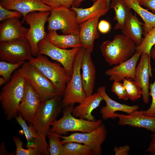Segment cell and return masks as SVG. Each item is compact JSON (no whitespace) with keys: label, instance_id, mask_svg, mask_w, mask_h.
Masks as SVG:
<instances>
[{"label":"cell","instance_id":"6da1fadb","mask_svg":"<svg viewBox=\"0 0 155 155\" xmlns=\"http://www.w3.org/2000/svg\"><path fill=\"white\" fill-rule=\"evenodd\" d=\"M26 82L18 69L1 90L0 101L8 120L15 118L18 115V107L25 92Z\"/></svg>","mask_w":155,"mask_h":155},{"label":"cell","instance_id":"7a4b0ae2","mask_svg":"<svg viewBox=\"0 0 155 155\" xmlns=\"http://www.w3.org/2000/svg\"><path fill=\"white\" fill-rule=\"evenodd\" d=\"M137 45L124 35H115L112 40H107L100 45L102 54L110 65H117L130 59L135 53Z\"/></svg>","mask_w":155,"mask_h":155},{"label":"cell","instance_id":"3957f363","mask_svg":"<svg viewBox=\"0 0 155 155\" xmlns=\"http://www.w3.org/2000/svg\"><path fill=\"white\" fill-rule=\"evenodd\" d=\"M74 104H70L64 107L63 116L51 124L52 127L49 132L59 135L70 131L87 132L92 131L102 123L101 119L90 121L76 118L72 113Z\"/></svg>","mask_w":155,"mask_h":155},{"label":"cell","instance_id":"277c9868","mask_svg":"<svg viewBox=\"0 0 155 155\" xmlns=\"http://www.w3.org/2000/svg\"><path fill=\"white\" fill-rule=\"evenodd\" d=\"M28 62L52 82L62 97L71 78L62 66L51 61L42 55L33 57Z\"/></svg>","mask_w":155,"mask_h":155},{"label":"cell","instance_id":"5b68a950","mask_svg":"<svg viewBox=\"0 0 155 155\" xmlns=\"http://www.w3.org/2000/svg\"><path fill=\"white\" fill-rule=\"evenodd\" d=\"M61 97L57 95L41 102L36 113L32 124L38 132L45 138L51 124L56 120L63 107Z\"/></svg>","mask_w":155,"mask_h":155},{"label":"cell","instance_id":"8992f818","mask_svg":"<svg viewBox=\"0 0 155 155\" xmlns=\"http://www.w3.org/2000/svg\"><path fill=\"white\" fill-rule=\"evenodd\" d=\"M18 69L38 94L41 102L61 96L52 82L28 61H26Z\"/></svg>","mask_w":155,"mask_h":155},{"label":"cell","instance_id":"52a82bcc","mask_svg":"<svg viewBox=\"0 0 155 155\" xmlns=\"http://www.w3.org/2000/svg\"><path fill=\"white\" fill-rule=\"evenodd\" d=\"M85 49L80 48L74 61L72 73L67 83L62 98L63 107L82 102L87 97L82 82L81 64Z\"/></svg>","mask_w":155,"mask_h":155},{"label":"cell","instance_id":"ba28073f","mask_svg":"<svg viewBox=\"0 0 155 155\" xmlns=\"http://www.w3.org/2000/svg\"><path fill=\"white\" fill-rule=\"evenodd\" d=\"M47 22L48 31L60 30L63 35L79 34L76 14L69 8L63 7L53 9Z\"/></svg>","mask_w":155,"mask_h":155},{"label":"cell","instance_id":"9c48e42d","mask_svg":"<svg viewBox=\"0 0 155 155\" xmlns=\"http://www.w3.org/2000/svg\"><path fill=\"white\" fill-rule=\"evenodd\" d=\"M51 12L34 11L27 14L23 18L29 26L26 38L29 42L32 55L36 57L38 54V45L41 40L45 38L47 34L45 31V25Z\"/></svg>","mask_w":155,"mask_h":155},{"label":"cell","instance_id":"30bf717a","mask_svg":"<svg viewBox=\"0 0 155 155\" xmlns=\"http://www.w3.org/2000/svg\"><path fill=\"white\" fill-rule=\"evenodd\" d=\"M30 44L26 38L15 39L0 43V59L16 63L30 60L32 57Z\"/></svg>","mask_w":155,"mask_h":155},{"label":"cell","instance_id":"8fae6325","mask_svg":"<svg viewBox=\"0 0 155 155\" xmlns=\"http://www.w3.org/2000/svg\"><path fill=\"white\" fill-rule=\"evenodd\" d=\"M38 55H46L58 62L71 77L74 61L80 48L61 49L53 44L46 38L38 42Z\"/></svg>","mask_w":155,"mask_h":155},{"label":"cell","instance_id":"7c38bea8","mask_svg":"<svg viewBox=\"0 0 155 155\" xmlns=\"http://www.w3.org/2000/svg\"><path fill=\"white\" fill-rule=\"evenodd\" d=\"M107 129L105 125L102 124L92 131L87 132L75 133L68 136L60 135L62 139L63 144L75 142L83 144L88 147L94 155L102 154L101 145L107 136Z\"/></svg>","mask_w":155,"mask_h":155},{"label":"cell","instance_id":"4fadbf2b","mask_svg":"<svg viewBox=\"0 0 155 155\" xmlns=\"http://www.w3.org/2000/svg\"><path fill=\"white\" fill-rule=\"evenodd\" d=\"M41 102L38 94L26 81L24 94L18 108V114L29 124H32Z\"/></svg>","mask_w":155,"mask_h":155},{"label":"cell","instance_id":"5bb4252c","mask_svg":"<svg viewBox=\"0 0 155 155\" xmlns=\"http://www.w3.org/2000/svg\"><path fill=\"white\" fill-rule=\"evenodd\" d=\"M15 118L22 128L26 137L27 148H34L38 150L41 155H49V146L46 138L42 137L38 132L33 124H29L28 125L26 121L19 114Z\"/></svg>","mask_w":155,"mask_h":155},{"label":"cell","instance_id":"9a60e30c","mask_svg":"<svg viewBox=\"0 0 155 155\" xmlns=\"http://www.w3.org/2000/svg\"><path fill=\"white\" fill-rule=\"evenodd\" d=\"M135 76L134 80L142 89L143 102L145 104H148L150 96L149 77H152L150 56L148 54H141L140 61L135 68Z\"/></svg>","mask_w":155,"mask_h":155},{"label":"cell","instance_id":"2e32d148","mask_svg":"<svg viewBox=\"0 0 155 155\" xmlns=\"http://www.w3.org/2000/svg\"><path fill=\"white\" fill-rule=\"evenodd\" d=\"M97 90V92L103 97L106 104L105 106L101 108L100 111L102 117L104 120L110 118L112 119H115L117 118L116 111H121L130 114L139 108L137 105H129L113 100L107 94L106 88L104 86L98 87Z\"/></svg>","mask_w":155,"mask_h":155},{"label":"cell","instance_id":"e0dca14e","mask_svg":"<svg viewBox=\"0 0 155 155\" xmlns=\"http://www.w3.org/2000/svg\"><path fill=\"white\" fill-rule=\"evenodd\" d=\"M142 53L136 51L129 59L107 70L105 74L111 81L121 82L126 78L135 79V73L137 61Z\"/></svg>","mask_w":155,"mask_h":155},{"label":"cell","instance_id":"ac0fdd59","mask_svg":"<svg viewBox=\"0 0 155 155\" xmlns=\"http://www.w3.org/2000/svg\"><path fill=\"white\" fill-rule=\"evenodd\" d=\"M0 5L6 9L20 12L23 18L32 12H51L53 9L41 0H1Z\"/></svg>","mask_w":155,"mask_h":155},{"label":"cell","instance_id":"d6986e66","mask_svg":"<svg viewBox=\"0 0 155 155\" xmlns=\"http://www.w3.org/2000/svg\"><path fill=\"white\" fill-rule=\"evenodd\" d=\"M116 113L119 125L143 128L155 133V117L147 116L143 111L135 110L128 115Z\"/></svg>","mask_w":155,"mask_h":155},{"label":"cell","instance_id":"ffe728a7","mask_svg":"<svg viewBox=\"0 0 155 155\" xmlns=\"http://www.w3.org/2000/svg\"><path fill=\"white\" fill-rule=\"evenodd\" d=\"M1 22L0 42L26 38L28 29L22 25L19 18H12Z\"/></svg>","mask_w":155,"mask_h":155},{"label":"cell","instance_id":"44dd1931","mask_svg":"<svg viewBox=\"0 0 155 155\" xmlns=\"http://www.w3.org/2000/svg\"><path fill=\"white\" fill-rule=\"evenodd\" d=\"M91 53L88 50L85 49L81 64L82 86L87 96L93 94L96 77V69Z\"/></svg>","mask_w":155,"mask_h":155},{"label":"cell","instance_id":"7402d4cb","mask_svg":"<svg viewBox=\"0 0 155 155\" xmlns=\"http://www.w3.org/2000/svg\"><path fill=\"white\" fill-rule=\"evenodd\" d=\"M99 18L88 20L79 24V36L82 47L91 53L93 50L95 40L99 36L98 25Z\"/></svg>","mask_w":155,"mask_h":155},{"label":"cell","instance_id":"603a6c76","mask_svg":"<svg viewBox=\"0 0 155 155\" xmlns=\"http://www.w3.org/2000/svg\"><path fill=\"white\" fill-rule=\"evenodd\" d=\"M104 100L102 96L98 92L87 96L79 104L74 107L72 113L75 117L90 121L96 120L92 114V111L98 107Z\"/></svg>","mask_w":155,"mask_h":155},{"label":"cell","instance_id":"cb8c5ba5","mask_svg":"<svg viewBox=\"0 0 155 155\" xmlns=\"http://www.w3.org/2000/svg\"><path fill=\"white\" fill-rule=\"evenodd\" d=\"M110 8L107 6L106 0H96L89 8H83L72 6L69 9L75 13L77 22L80 24L91 19L100 18L105 15Z\"/></svg>","mask_w":155,"mask_h":155},{"label":"cell","instance_id":"d4e9b609","mask_svg":"<svg viewBox=\"0 0 155 155\" xmlns=\"http://www.w3.org/2000/svg\"><path fill=\"white\" fill-rule=\"evenodd\" d=\"M144 23L140 21L136 13L133 14L131 11L122 28L123 34L133 41L137 46L142 42L143 38Z\"/></svg>","mask_w":155,"mask_h":155},{"label":"cell","instance_id":"484cf974","mask_svg":"<svg viewBox=\"0 0 155 155\" xmlns=\"http://www.w3.org/2000/svg\"><path fill=\"white\" fill-rule=\"evenodd\" d=\"M46 38L55 46L64 49L82 47L79 34L60 35L56 30L48 31Z\"/></svg>","mask_w":155,"mask_h":155},{"label":"cell","instance_id":"4316f807","mask_svg":"<svg viewBox=\"0 0 155 155\" xmlns=\"http://www.w3.org/2000/svg\"><path fill=\"white\" fill-rule=\"evenodd\" d=\"M125 4L133 10L144 22L143 35L145 36L155 27V14L143 8L138 2L132 0H124Z\"/></svg>","mask_w":155,"mask_h":155},{"label":"cell","instance_id":"83f0119b","mask_svg":"<svg viewBox=\"0 0 155 155\" xmlns=\"http://www.w3.org/2000/svg\"><path fill=\"white\" fill-rule=\"evenodd\" d=\"M109 7L114 10V20L117 21L114 29H121L129 16L131 9L125 4L124 0H112Z\"/></svg>","mask_w":155,"mask_h":155},{"label":"cell","instance_id":"f1b7e54d","mask_svg":"<svg viewBox=\"0 0 155 155\" xmlns=\"http://www.w3.org/2000/svg\"><path fill=\"white\" fill-rule=\"evenodd\" d=\"M64 155H92V150L80 143L70 142L64 144Z\"/></svg>","mask_w":155,"mask_h":155},{"label":"cell","instance_id":"f546056e","mask_svg":"<svg viewBox=\"0 0 155 155\" xmlns=\"http://www.w3.org/2000/svg\"><path fill=\"white\" fill-rule=\"evenodd\" d=\"M122 81L128 99L134 102L141 97L142 95V91L135 81L130 78H126Z\"/></svg>","mask_w":155,"mask_h":155},{"label":"cell","instance_id":"4dcf8cb0","mask_svg":"<svg viewBox=\"0 0 155 155\" xmlns=\"http://www.w3.org/2000/svg\"><path fill=\"white\" fill-rule=\"evenodd\" d=\"M60 135L50 132L47 134L50 155H64V144L60 140Z\"/></svg>","mask_w":155,"mask_h":155},{"label":"cell","instance_id":"1f68e13d","mask_svg":"<svg viewBox=\"0 0 155 155\" xmlns=\"http://www.w3.org/2000/svg\"><path fill=\"white\" fill-rule=\"evenodd\" d=\"M144 36L141 43L137 46L136 51L147 54L150 56L151 50L155 44V27Z\"/></svg>","mask_w":155,"mask_h":155},{"label":"cell","instance_id":"d6a6232c","mask_svg":"<svg viewBox=\"0 0 155 155\" xmlns=\"http://www.w3.org/2000/svg\"><path fill=\"white\" fill-rule=\"evenodd\" d=\"M25 62L13 63L1 61H0V76L3 77L7 82L10 79L12 72L21 67Z\"/></svg>","mask_w":155,"mask_h":155},{"label":"cell","instance_id":"836d02e7","mask_svg":"<svg viewBox=\"0 0 155 155\" xmlns=\"http://www.w3.org/2000/svg\"><path fill=\"white\" fill-rule=\"evenodd\" d=\"M13 139L16 146V155H41L38 150L34 148H24L23 147V142L19 137L13 136Z\"/></svg>","mask_w":155,"mask_h":155},{"label":"cell","instance_id":"e575fe53","mask_svg":"<svg viewBox=\"0 0 155 155\" xmlns=\"http://www.w3.org/2000/svg\"><path fill=\"white\" fill-rule=\"evenodd\" d=\"M153 70L155 71V68ZM150 96L152 97V101L150 107L146 111H143L144 114L147 116L155 117V81L149 85Z\"/></svg>","mask_w":155,"mask_h":155},{"label":"cell","instance_id":"d590c367","mask_svg":"<svg viewBox=\"0 0 155 155\" xmlns=\"http://www.w3.org/2000/svg\"><path fill=\"white\" fill-rule=\"evenodd\" d=\"M111 91L120 99L127 100L128 99L125 89L121 82L114 81L111 86Z\"/></svg>","mask_w":155,"mask_h":155},{"label":"cell","instance_id":"8d00e7d4","mask_svg":"<svg viewBox=\"0 0 155 155\" xmlns=\"http://www.w3.org/2000/svg\"><path fill=\"white\" fill-rule=\"evenodd\" d=\"M23 16L20 12L6 9L0 5V21L14 18H20Z\"/></svg>","mask_w":155,"mask_h":155},{"label":"cell","instance_id":"74e56055","mask_svg":"<svg viewBox=\"0 0 155 155\" xmlns=\"http://www.w3.org/2000/svg\"><path fill=\"white\" fill-rule=\"evenodd\" d=\"M53 9L61 7L69 8L72 6L74 0H41Z\"/></svg>","mask_w":155,"mask_h":155},{"label":"cell","instance_id":"f35d334b","mask_svg":"<svg viewBox=\"0 0 155 155\" xmlns=\"http://www.w3.org/2000/svg\"><path fill=\"white\" fill-rule=\"evenodd\" d=\"M110 23L107 21L102 20L98 23V29L101 33L105 34L108 32L111 29Z\"/></svg>","mask_w":155,"mask_h":155},{"label":"cell","instance_id":"ab89813d","mask_svg":"<svg viewBox=\"0 0 155 155\" xmlns=\"http://www.w3.org/2000/svg\"><path fill=\"white\" fill-rule=\"evenodd\" d=\"M130 149V147L129 145H125L119 147L115 146L113 151L115 155H129V152Z\"/></svg>","mask_w":155,"mask_h":155},{"label":"cell","instance_id":"60d3db41","mask_svg":"<svg viewBox=\"0 0 155 155\" xmlns=\"http://www.w3.org/2000/svg\"><path fill=\"white\" fill-rule=\"evenodd\" d=\"M139 3L155 14V0H142Z\"/></svg>","mask_w":155,"mask_h":155},{"label":"cell","instance_id":"b9f144b4","mask_svg":"<svg viewBox=\"0 0 155 155\" xmlns=\"http://www.w3.org/2000/svg\"><path fill=\"white\" fill-rule=\"evenodd\" d=\"M152 140L149 146L145 152L155 155V133L151 135Z\"/></svg>","mask_w":155,"mask_h":155},{"label":"cell","instance_id":"7bdbcfd3","mask_svg":"<svg viewBox=\"0 0 155 155\" xmlns=\"http://www.w3.org/2000/svg\"><path fill=\"white\" fill-rule=\"evenodd\" d=\"M86 0H74L72 6H74L76 7H78L81 4V3L83 1ZM93 2H95L96 0H91Z\"/></svg>","mask_w":155,"mask_h":155},{"label":"cell","instance_id":"ee69618b","mask_svg":"<svg viewBox=\"0 0 155 155\" xmlns=\"http://www.w3.org/2000/svg\"><path fill=\"white\" fill-rule=\"evenodd\" d=\"M150 57L155 61V44L152 48L150 52Z\"/></svg>","mask_w":155,"mask_h":155},{"label":"cell","instance_id":"f6af8a7d","mask_svg":"<svg viewBox=\"0 0 155 155\" xmlns=\"http://www.w3.org/2000/svg\"><path fill=\"white\" fill-rule=\"evenodd\" d=\"M6 80L2 77L0 78V86H1L7 83Z\"/></svg>","mask_w":155,"mask_h":155},{"label":"cell","instance_id":"bcb514c9","mask_svg":"<svg viewBox=\"0 0 155 155\" xmlns=\"http://www.w3.org/2000/svg\"><path fill=\"white\" fill-rule=\"evenodd\" d=\"M106 1L107 6L108 7H110L109 6L110 4V2L111 0H106Z\"/></svg>","mask_w":155,"mask_h":155},{"label":"cell","instance_id":"7dc6e473","mask_svg":"<svg viewBox=\"0 0 155 155\" xmlns=\"http://www.w3.org/2000/svg\"><path fill=\"white\" fill-rule=\"evenodd\" d=\"M134 1H137L139 3L142 0H132Z\"/></svg>","mask_w":155,"mask_h":155}]
</instances>
